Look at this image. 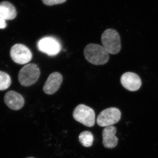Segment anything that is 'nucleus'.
<instances>
[{
	"mask_svg": "<svg viewBox=\"0 0 158 158\" xmlns=\"http://www.w3.org/2000/svg\"><path fill=\"white\" fill-rule=\"evenodd\" d=\"M120 82L125 89L131 91H137L141 86L140 77L137 74L132 72L123 73L120 78Z\"/></svg>",
	"mask_w": 158,
	"mask_h": 158,
	"instance_id": "obj_8",
	"label": "nucleus"
},
{
	"mask_svg": "<svg viewBox=\"0 0 158 158\" xmlns=\"http://www.w3.org/2000/svg\"><path fill=\"white\" fill-rule=\"evenodd\" d=\"M10 56L15 63L21 65L28 63L32 59V53L28 48L19 44L12 47Z\"/></svg>",
	"mask_w": 158,
	"mask_h": 158,
	"instance_id": "obj_7",
	"label": "nucleus"
},
{
	"mask_svg": "<svg viewBox=\"0 0 158 158\" xmlns=\"http://www.w3.org/2000/svg\"><path fill=\"white\" fill-rule=\"evenodd\" d=\"M16 15V9L11 3L6 1L0 3V16L6 20L14 19Z\"/></svg>",
	"mask_w": 158,
	"mask_h": 158,
	"instance_id": "obj_12",
	"label": "nucleus"
},
{
	"mask_svg": "<svg viewBox=\"0 0 158 158\" xmlns=\"http://www.w3.org/2000/svg\"><path fill=\"white\" fill-rule=\"evenodd\" d=\"M40 71L37 65L31 63L24 66L20 70L18 79L21 85L24 87H29L38 81Z\"/></svg>",
	"mask_w": 158,
	"mask_h": 158,
	"instance_id": "obj_3",
	"label": "nucleus"
},
{
	"mask_svg": "<svg viewBox=\"0 0 158 158\" xmlns=\"http://www.w3.org/2000/svg\"><path fill=\"white\" fill-rule=\"evenodd\" d=\"M34 158V157H28V158Z\"/></svg>",
	"mask_w": 158,
	"mask_h": 158,
	"instance_id": "obj_17",
	"label": "nucleus"
},
{
	"mask_svg": "<svg viewBox=\"0 0 158 158\" xmlns=\"http://www.w3.org/2000/svg\"><path fill=\"white\" fill-rule=\"evenodd\" d=\"M101 41L103 46L109 54L115 55L121 50L120 36L118 32L114 29L106 30L102 34Z\"/></svg>",
	"mask_w": 158,
	"mask_h": 158,
	"instance_id": "obj_2",
	"label": "nucleus"
},
{
	"mask_svg": "<svg viewBox=\"0 0 158 158\" xmlns=\"http://www.w3.org/2000/svg\"><path fill=\"white\" fill-rule=\"evenodd\" d=\"M73 116L76 121L85 126L92 127L95 124V112L93 109L86 105H78L73 110Z\"/></svg>",
	"mask_w": 158,
	"mask_h": 158,
	"instance_id": "obj_4",
	"label": "nucleus"
},
{
	"mask_svg": "<svg viewBox=\"0 0 158 158\" xmlns=\"http://www.w3.org/2000/svg\"><path fill=\"white\" fill-rule=\"evenodd\" d=\"M7 27L6 20L0 16V29H5Z\"/></svg>",
	"mask_w": 158,
	"mask_h": 158,
	"instance_id": "obj_16",
	"label": "nucleus"
},
{
	"mask_svg": "<svg viewBox=\"0 0 158 158\" xmlns=\"http://www.w3.org/2000/svg\"><path fill=\"white\" fill-rule=\"evenodd\" d=\"M63 81L61 73L54 72L51 74L46 81L43 87V90L46 94H54L59 90Z\"/></svg>",
	"mask_w": 158,
	"mask_h": 158,
	"instance_id": "obj_9",
	"label": "nucleus"
},
{
	"mask_svg": "<svg viewBox=\"0 0 158 158\" xmlns=\"http://www.w3.org/2000/svg\"><path fill=\"white\" fill-rule=\"evenodd\" d=\"M116 128L113 126L105 127L102 132V144L106 148H113L117 146L118 139L116 136Z\"/></svg>",
	"mask_w": 158,
	"mask_h": 158,
	"instance_id": "obj_10",
	"label": "nucleus"
},
{
	"mask_svg": "<svg viewBox=\"0 0 158 158\" xmlns=\"http://www.w3.org/2000/svg\"><path fill=\"white\" fill-rule=\"evenodd\" d=\"M4 101L7 106L14 110L21 109L25 103L22 95L14 91L7 92L4 97Z\"/></svg>",
	"mask_w": 158,
	"mask_h": 158,
	"instance_id": "obj_11",
	"label": "nucleus"
},
{
	"mask_svg": "<svg viewBox=\"0 0 158 158\" xmlns=\"http://www.w3.org/2000/svg\"><path fill=\"white\" fill-rule=\"evenodd\" d=\"M121 117V112L117 108H107L99 113L97 118V123L101 127L111 126L118 123Z\"/></svg>",
	"mask_w": 158,
	"mask_h": 158,
	"instance_id": "obj_5",
	"label": "nucleus"
},
{
	"mask_svg": "<svg viewBox=\"0 0 158 158\" xmlns=\"http://www.w3.org/2000/svg\"><path fill=\"white\" fill-rule=\"evenodd\" d=\"M79 140L81 144L85 147H90L93 144L94 138L90 131H84L79 135Z\"/></svg>",
	"mask_w": 158,
	"mask_h": 158,
	"instance_id": "obj_13",
	"label": "nucleus"
},
{
	"mask_svg": "<svg viewBox=\"0 0 158 158\" xmlns=\"http://www.w3.org/2000/svg\"><path fill=\"white\" fill-rule=\"evenodd\" d=\"M66 0H42L44 5L48 6H52L65 2Z\"/></svg>",
	"mask_w": 158,
	"mask_h": 158,
	"instance_id": "obj_15",
	"label": "nucleus"
},
{
	"mask_svg": "<svg viewBox=\"0 0 158 158\" xmlns=\"http://www.w3.org/2000/svg\"><path fill=\"white\" fill-rule=\"evenodd\" d=\"M11 84V77L8 74L0 71V90H6Z\"/></svg>",
	"mask_w": 158,
	"mask_h": 158,
	"instance_id": "obj_14",
	"label": "nucleus"
},
{
	"mask_svg": "<svg viewBox=\"0 0 158 158\" xmlns=\"http://www.w3.org/2000/svg\"><path fill=\"white\" fill-rule=\"evenodd\" d=\"M84 56L87 61L94 65H103L110 59L109 53L103 46L90 44L84 49Z\"/></svg>",
	"mask_w": 158,
	"mask_h": 158,
	"instance_id": "obj_1",
	"label": "nucleus"
},
{
	"mask_svg": "<svg viewBox=\"0 0 158 158\" xmlns=\"http://www.w3.org/2000/svg\"><path fill=\"white\" fill-rule=\"evenodd\" d=\"M38 50L49 56H55L61 50V44L58 40L52 37L41 38L37 43Z\"/></svg>",
	"mask_w": 158,
	"mask_h": 158,
	"instance_id": "obj_6",
	"label": "nucleus"
}]
</instances>
